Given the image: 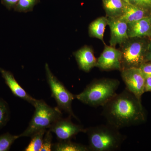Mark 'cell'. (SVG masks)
I'll use <instances>...</instances> for the list:
<instances>
[{"instance_id": "5bb4252c", "label": "cell", "mask_w": 151, "mask_h": 151, "mask_svg": "<svg viewBox=\"0 0 151 151\" xmlns=\"http://www.w3.org/2000/svg\"><path fill=\"white\" fill-rule=\"evenodd\" d=\"M150 11L151 10L132 4L127 1L123 13L118 18L127 24L130 23L149 17Z\"/></svg>"}, {"instance_id": "7a4b0ae2", "label": "cell", "mask_w": 151, "mask_h": 151, "mask_svg": "<svg viewBox=\"0 0 151 151\" xmlns=\"http://www.w3.org/2000/svg\"><path fill=\"white\" fill-rule=\"evenodd\" d=\"M86 134L91 151L118 150L127 138L120 129L108 123L87 128Z\"/></svg>"}, {"instance_id": "5b68a950", "label": "cell", "mask_w": 151, "mask_h": 151, "mask_svg": "<svg viewBox=\"0 0 151 151\" xmlns=\"http://www.w3.org/2000/svg\"><path fill=\"white\" fill-rule=\"evenodd\" d=\"M149 42L144 38H129L120 45L122 69L139 68L146 62Z\"/></svg>"}, {"instance_id": "52a82bcc", "label": "cell", "mask_w": 151, "mask_h": 151, "mask_svg": "<svg viewBox=\"0 0 151 151\" xmlns=\"http://www.w3.org/2000/svg\"><path fill=\"white\" fill-rule=\"evenodd\" d=\"M121 77L126 88L141 101L145 93V77L139 68H131L121 70Z\"/></svg>"}, {"instance_id": "603a6c76", "label": "cell", "mask_w": 151, "mask_h": 151, "mask_svg": "<svg viewBox=\"0 0 151 151\" xmlns=\"http://www.w3.org/2000/svg\"><path fill=\"white\" fill-rule=\"evenodd\" d=\"M132 4L151 10V0H126Z\"/></svg>"}, {"instance_id": "ba28073f", "label": "cell", "mask_w": 151, "mask_h": 151, "mask_svg": "<svg viewBox=\"0 0 151 151\" xmlns=\"http://www.w3.org/2000/svg\"><path fill=\"white\" fill-rule=\"evenodd\" d=\"M69 118H60L52 124L49 130L56 135L59 141L70 140L80 133H86V129L81 125L76 124Z\"/></svg>"}, {"instance_id": "ac0fdd59", "label": "cell", "mask_w": 151, "mask_h": 151, "mask_svg": "<svg viewBox=\"0 0 151 151\" xmlns=\"http://www.w3.org/2000/svg\"><path fill=\"white\" fill-rule=\"evenodd\" d=\"M46 129H43L37 131L33 134L30 142L26 147L25 151H40L42 146V142Z\"/></svg>"}, {"instance_id": "277c9868", "label": "cell", "mask_w": 151, "mask_h": 151, "mask_svg": "<svg viewBox=\"0 0 151 151\" xmlns=\"http://www.w3.org/2000/svg\"><path fill=\"white\" fill-rule=\"evenodd\" d=\"M33 106L35 108L34 114L26 129L19 135L20 137H31L37 131L49 129L62 118L60 109L58 107H51L43 100H37Z\"/></svg>"}, {"instance_id": "484cf974", "label": "cell", "mask_w": 151, "mask_h": 151, "mask_svg": "<svg viewBox=\"0 0 151 151\" xmlns=\"http://www.w3.org/2000/svg\"><path fill=\"white\" fill-rule=\"evenodd\" d=\"M145 92H151V76L145 77Z\"/></svg>"}, {"instance_id": "44dd1931", "label": "cell", "mask_w": 151, "mask_h": 151, "mask_svg": "<svg viewBox=\"0 0 151 151\" xmlns=\"http://www.w3.org/2000/svg\"><path fill=\"white\" fill-rule=\"evenodd\" d=\"M9 116L8 105L4 100L0 98V129L5 126L7 123Z\"/></svg>"}, {"instance_id": "8fae6325", "label": "cell", "mask_w": 151, "mask_h": 151, "mask_svg": "<svg viewBox=\"0 0 151 151\" xmlns=\"http://www.w3.org/2000/svg\"><path fill=\"white\" fill-rule=\"evenodd\" d=\"M0 72L3 78L4 79L6 84L14 95L27 101L28 103H30L33 106L35 105L37 100L33 98L26 92L25 90L16 80L12 73L1 68Z\"/></svg>"}, {"instance_id": "7c38bea8", "label": "cell", "mask_w": 151, "mask_h": 151, "mask_svg": "<svg viewBox=\"0 0 151 151\" xmlns=\"http://www.w3.org/2000/svg\"><path fill=\"white\" fill-rule=\"evenodd\" d=\"M73 55L81 70L89 72L96 67L97 59L94 56V51L90 47L85 45L73 52Z\"/></svg>"}, {"instance_id": "9c48e42d", "label": "cell", "mask_w": 151, "mask_h": 151, "mask_svg": "<svg viewBox=\"0 0 151 151\" xmlns=\"http://www.w3.org/2000/svg\"><path fill=\"white\" fill-rule=\"evenodd\" d=\"M122 54L119 49L115 47L105 45L104 50L97 59L96 67L104 71H121Z\"/></svg>"}, {"instance_id": "cb8c5ba5", "label": "cell", "mask_w": 151, "mask_h": 151, "mask_svg": "<svg viewBox=\"0 0 151 151\" xmlns=\"http://www.w3.org/2000/svg\"><path fill=\"white\" fill-rule=\"evenodd\" d=\"M139 68L140 69L145 77L151 76V61L144 63Z\"/></svg>"}, {"instance_id": "d6986e66", "label": "cell", "mask_w": 151, "mask_h": 151, "mask_svg": "<svg viewBox=\"0 0 151 151\" xmlns=\"http://www.w3.org/2000/svg\"><path fill=\"white\" fill-rule=\"evenodd\" d=\"M39 2L40 0H19L14 9L18 12H28L32 11L35 6Z\"/></svg>"}, {"instance_id": "d4e9b609", "label": "cell", "mask_w": 151, "mask_h": 151, "mask_svg": "<svg viewBox=\"0 0 151 151\" xmlns=\"http://www.w3.org/2000/svg\"><path fill=\"white\" fill-rule=\"evenodd\" d=\"M1 2L3 5L9 10L14 9L17 4L19 0H1Z\"/></svg>"}, {"instance_id": "4fadbf2b", "label": "cell", "mask_w": 151, "mask_h": 151, "mask_svg": "<svg viewBox=\"0 0 151 151\" xmlns=\"http://www.w3.org/2000/svg\"><path fill=\"white\" fill-rule=\"evenodd\" d=\"M127 24L129 38L151 37V23L149 17Z\"/></svg>"}, {"instance_id": "4316f807", "label": "cell", "mask_w": 151, "mask_h": 151, "mask_svg": "<svg viewBox=\"0 0 151 151\" xmlns=\"http://www.w3.org/2000/svg\"><path fill=\"white\" fill-rule=\"evenodd\" d=\"M148 61H151V40L149 42L148 48L146 56V62Z\"/></svg>"}, {"instance_id": "6da1fadb", "label": "cell", "mask_w": 151, "mask_h": 151, "mask_svg": "<svg viewBox=\"0 0 151 151\" xmlns=\"http://www.w3.org/2000/svg\"><path fill=\"white\" fill-rule=\"evenodd\" d=\"M102 115L107 123L119 129L132 126L144 119L141 101L125 89L103 106Z\"/></svg>"}, {"instance_id": "83f0119b", "label": "cell", "mask_w": 151, "mask_h": 151, "mask_svg": "<svg viewBox=\"0 0 151 151\" xmlns=\"http://www.w3.org/2000/svg\"><path fill=\"white\" fill-rule=\"evenodd\" d=\"M149 17H150V20L151 23V14L149 16Z\"/></svg>"}, {"instance_id": "e0dca14e", "label": "cell", "mask_w": 151, "mask_h": 151, "mask_svg": "<svg viewBox=\"0 0 151 151\" xmlns=\"http://www.w3.org/2000/svg\"><path fill=\"white\" fill-rule=\"evenodd\" d=\"M52 150L56 151H89L88 146L70 140L59 141L52 144Z\"/></svg>"}, {"instance_id": "3957f363", "label": "cell", "mask_w": 151, "mask_h": 151, "mask_svg": "<svg viewBox=\"0 0 151 151\" xmlns=\"http://www.w3.org/2000/svg\"><path fill=\"white\" fill-rule=\"evenodd\" d=\"M120 81L115 78H103L94 79L75 99L93 107H103L116 95Z\"/></svg>"}, {"instance_id": "30bf717a", "label": "cell", "mask_w": 151, "mask_h": 151, "mask_svg": "<svg viewBox=\"0 0 151 151\" xmlns=\"http://www.w3.org/2000/svg\"><path fill=\"white\" fill-rule=\"evenodd\" d=\"M108 18V25L111 30V46L115 47L122 44L129 37L128 35V24L118 18Z\"/></svg>"}, {"instance_id": "2e32d148", "label": "cell", "mask_w": 151, "mask_h": 151, "mask_svg": "<svg viewBox=\"0 0 151 151\" xmlns=\"http://www.w3.org/2000/svg\"><path fill=\"white\" fill-rule=\"evenodd\" d=\"M108 25L107 17L98 18L90 23L89 27V34L90 37L96 38L104 42V35L105 27Z\"/></svg>"}, {"instance_id": "9a60e30c", "label": "cell", "mask_w": 151, "mask_h": 151, "mask_svg": "<svg viewBox=\"0 0 151 151\" xmlns=\"http://www.w3.org/2000/svg\"><path fill=\"white\" fill-rule=\"evenodd\" d=\"M107 17L119 18L124 12L126 0H102Z\"/></svg>"}, {"instance_id": "7402d4cb", "label": "cell", "mask_w": 151, "mask_h": 151, "mask_svg": "<svg viewBox=\"0 0 151 151\" xmlns=\"http://www.w3.org/2000/svg\"><path fill=\"white\" fill-rule=\"evenodd\" d=\"M52 135L50 130L47 131L44 137L42 146L40 151H50L52 148Z\"/></svg>"}, {"instance_id": "ffe728a7", "label": "cell", "mask_w": 151, "mask_h": 151, "mask_svg": "<svg viewBox=\"0 0 151 151\" xmlns=\"http://www.w3.org/2000/svg\"><path fill=\"white\" fill-rule=\"evenodd\" d=\"M19 135H13L9 133L0 135V151L9 150L11 146Z\"/></svg>"}, {"instance_id": "8992f818", "label": "cell", "mask_w": 151, "mask_h": 151, "mask_svg": "<svg viewBox=\"0 0 151 151\" xmlns=\"http://www.w3.org/2000/svg\"><path fill=\"white\" fill-rule=\"evenodd\" d=\"M45 68L47 81L51 90L52 96L56 101L58 107L65 111L70 117L79 121L72 110V103L75 99V95L69 92L52 73L47 63L45 64Z\"/></svg>"}]
</instances>
